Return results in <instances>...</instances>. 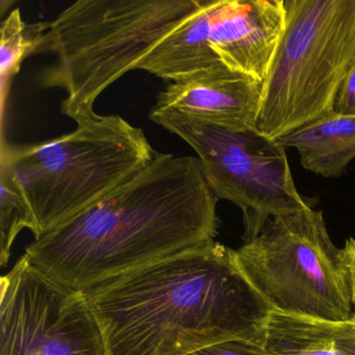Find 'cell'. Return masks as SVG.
Returning a JSON list of instances; mask_svg holds the SVG:
<instances>
[{"label":"cell","mask_w":355,"mask_h":355,"mask_svg":"<svg viewBox=\"0 0 355 355\" xmlns=\"http://www.w3.org/2000/svg\"><path fill=\"white\" fill-rule=\"evenodd\" d=\"M217 201L196 157L157 153L103 200L31 243L26 254L58 284L85 292L216 241Z\"/></svg>","instance_id":"1"},{"label":"cell","mask_w":355,"mask_h":355,"mask_svg":"<svg viewBox=\"0 0 355 355\" xmlns=\"http://www.w3.org/2000/svg\"><path fill=\"white\" fill-rule=\"evenodd\" d=\"M109 355H188L211 345L263 346L272 307L234 250L214 241L85 291Z\"/></svg>","instance_id":"2"},{"label":"cell","mask_w":355,"mask_h":355,"mask_svg":"<svg viewBox=\"0 0 355 355\" xmlns=\"http://www.w3.org/2000/svg\"><path fill=\"white\" fill-rule=\"evenodd\" d=\"M205 0H78L49 22L38 53L58 62L43 87L64 89L61 112L80 124L97 117L101 93L139 64Z\"/></svg>","instance_id":"3"},{"label":"cell","mask_w":355,"mask_h":355,"mask_svg":"<svg viewBox=\"0 0 355 355\" xmlns=\"http://www.w3.org/2000/svg\"><path fill=\"white\" fill-rule=\"evenodd\" d=\"M157 155L142 128L121 116L98 115L55 140L3 144L1 162L17 178L42 236L103 200Z\"/></svg>","instance_id":"4"},{"label":"cell","mask_w":355,"mask_h":355,"mask_svg":"<svg viewBox=\"0 0 355 355\" xmlns=\"http://www.w3.org/2000/svg\"><path fill=\"white\" fill-rule=\"evenodd\" d=\"M284 8L255 123L271 140L331 114L355 66V0H284Z\"/></svg>","instance_id":"5"},{"label":"cell","mask_w":355,"mask_h":355,"mask_svg":"<svg viewBox=\"0 0 355 355\" xmlns=\"http://www.w3.org/2000/svg\"><path fill=\"white\" fill-rule=\"evenodd\" d=\"M234 257L273 311L329 321L354 315L342 249L332 243L322 211L307 207L272 218Z\"/></svg>","instance_id":"6"},{"label":"cell","mask_w":355,"mask_h":355,"mask_svg":"<svg viewBox=\"0 0 355 355\" xmlns=\"http://www.w3.org/2000/svg\"><path fill=\"white\" fill-rule=\"evenodd\" d=\"M149 119L190 145L217 200L242 209L245 242L272 218L313 207L299 194L278 141L257 130H230L150 113Z\"/></svg>","instance_id":"7"},{"label":"cell","mask_w":355,"mask_h":355,"mask_svg":"<svg viewBox=\"0 0 355 355\" xmlns=\"http://www.w3.org/2000/svg\"><path fill=\"white\" fill-rule=\"evenodd\" d=\"M0 288V355H109L84 292L58 284L26 253Z\"/></svg>","instance_id":"8"},{"label":"cell","mask_w":355,"mask_h":355,"mask_svg":"<svg viewBox=\"0 0 355 355\" xmlns=\"http://www.w3.org/2000/svg\"><path fill=\"white\" fill-rule=\"evenodd\" d=\"M263 84L224 65L168 85L150 114L230 130H255Z\"/></svg>","instance_id":"9"},{"label":"cell","mask_w":355,"mask_h":355,"mask_svg":"<svg viewBox=\"0 0 355 355\" xmlns=\"http://www.w3.org/2000/svg\"><path fill=\"white\" fill-rule=\"evenodd\" d=\"M284 28V0H220L209 44L228 69L263 84Z\"/></svg>","instance_id":"10"},{"label":"cell","mask_w":355,"mask_h":355,"mask_svg":"<svg viewBox=\"0 0 355 355\" xmlns=\"http://www.w3.org/2000/svg\"><path fill=\"white\" fill-rule=\"evenodd\" d=\"M219 3L220 0H205L196 13L153 49L137 70L180 82L223 65L209 44L211 20Z\"/></svg>","instance_id":"11"},{"label":"cell","mask_w":355,"mask_h":355,"mask_svg":"<svg viewBox=\"0 0 355 355\" xmlns=\"http://www.w3.org/2000/svg\"><path fill=\"white\" fill-rule=\"evenodd\" d=\"M263 347L270 355H355V315L329 321L272 311Z\"/></svg>","instance_id":"12"},{"label":"cell","mask_w":355,"mask_h":355,"mask_svg":"<svg viewBox=\"0 0 355 355\" xmlns=\"http://www.w3.org/2000/svg\"><path fill=\"white\" fill-rule=\"evenodd\" d=\"M276 141L296 148L304 169L323 178H340L355 159V116L331 113Z\"/></svg>","instance_id":"13"},{"label":"cell","mask_w":355,"mask_h":355,"mask_svg":"<svg viewBox=\"0 0 355 355\" xmlns=\"http://www.w3.org/2000/svg\"><path fill=\"white\" fill-rule=\"evenodd\" d=\"M24 228L41 236L40 227L34 211L7 164H0V265L6 267L14 241Z\"/></svg>","instance_id":"14"},{"label":"cell","mask_w":355,"mask_h":355,"mask_svg":"<svg viewBox=\"0 0 355 355\" xmlns=\"http://www.w3.org/2000/svg\"><path fill=\"white\" fill-rule=\"evenodd\" d=\"M49 22L28 24L22 20L19 9H15L1 24L0 39V76L3 91L11 78L19 71L22 62L34 55L42 42Z\"/></svg>","instance_id":"15"},{"label":"cell","mask_w":355,"mask_h":355,"mask_svg":"<svg viewBox=\"0 0 355 355\" xmlns=\"http://www.w3.org/2000/svg\"><path fill=\"white\" fill-rule=\"evenodd\" d=\"M188 355H270L261 345L247 340H230L205 347Z\"/></svg>","instance_id":"16"},{"label":"cell","mask_w":355,"mask_h":355,"mask_svg":"<svg viewBox=\"0 0 355 355\" xmlns=\"http://www.w3.org/2000/svg\"><path fill=\"white\" fill-rule=\"evenodd\" d=\"M332 113L342 116H355V66L350 70L336 93Z\"/></svg>","instance_id":"17"},{"label":"cell","mask_w":355,"mask_h":355,"mask_svg":"<svg viewBox=\"0 0 355 355\" xmlns=\"http://www.w3.org/2000/svg\"><path fill=\"white\" fill-rule=\"evenodd\" d=\"M343 257L349 272L355 313V238L349 239L342 248Z\"/></svg>","instance_id":"18"},{"label":"cell","mask_w":355,"mask_h":355,"mask_svg":"<svg viewBox=\"0 0 355 355\" xmlns=\"http://www.w3.org/2000/svg\"><path fill=\"white\" fill-rule=\"evenodd\" d=\"M354 315H355V313H354Z\"/></svg>","instance_id":"19"}]
</instances>
